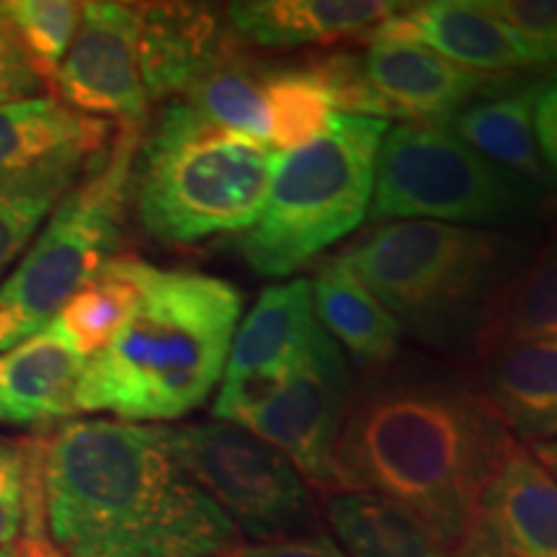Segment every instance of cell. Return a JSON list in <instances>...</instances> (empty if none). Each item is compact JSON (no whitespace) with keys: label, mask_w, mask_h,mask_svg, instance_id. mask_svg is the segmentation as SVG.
<instances>
[{"label":"cell","mask_w":557,"mask_h":557,"mask_svg":"<svg viewBox=\"0 0 557 557\" xmlns=\"http://www.w3.org/2000/svg\"><path fill=\"white\" fill-rule=\"evenodd\" d=\"M513 444L478 380L416 361L387 364L351 387L331 491L395 500L457 557Z\"/></svg>","instance_id":"6da1fadb"},{"label":"cell","mask_w":557,"mask_h":557,"mask_svg":"<svg viewBox=\"0 0 557 557\" xmlns=\"http://www.w3.org/2000/svg\"><path fill=\"white\" fill-rule=\"evenodd\" d=\"M41 519L67 557H222L243 537L165 447L163 426L67 421L41 447Z\"/></svg>","instance_id":"7a4b0ae2"},{"label":"cell","mask_w":557,"mask_h":557,"mask_svg":"<svg viewBox=\"0 0 557 557\" xmlns=\"http://www.w3.org/2000/svg\"><path fill=\"white\" fill-rule=\"evenodd\" d=\"M137 305L103 351L88 357L78 413L176 421L209 398L225 372L243 310L225 278L158 269L129 256Z\"/></svg>","instance_id":"3957f363"},{"label":"cell","mask_w":557,"mask_h":557,"mask_svg":"<svg viewBox=\"0 0 557 557\" xmlns=\"http://www.w3.org/2000/svg\"><path fill=\"white\" fill-rule=\"evenodd\" d=\"M338 259L421 344L480 348L524 269V246L500 230L429 220L380 222Z\"/></svg>","instance_id":"277c9868"},{"label":"cell","mask_w":557,"mask_h":557,"mask_svg":"<svg viewBox=\"0 0 557 557\" xmlns=\"http://www.w3.org/2000/svg\"><path fill=\"white\" fill-rule=\"evenodd\" d=\"M278 152L189 103L163 111L135 163L137 220L160 243L246 233L261 218Z\"/></svg>","instance_id":"5b68a950"},{"label":"cell","mask_w":557,"mask_h":557,"mask_svg":"<svg viewBox=\"0 0 557 557\" xmlns=\"http://www.w3.org/2000/svg\"><path fill=\"white\" fill-rule=\"evenodd\" d=\"M385 120L336 114L323 135L278 152L261 218L238 248L263 276H289L369 214Z\"/></svg>","instance_id":"8992f818"},{"label":"cell","mask_w":557,"mask_h":557,"mask_svg":"<svg viewBox=\"0 0 557 557\" xmlns=\"http://www.w3.org/2000/svg\"><path fill=\"white\" fill-rule=\"evenodd\" d=\"M139 152V124L127 122L90 176L75 184L0 284V351L45 331L122 243Z\"/></svg>","instance_id":"52a82bcc"},{"label":"cell","mask_w":557,"mask_h":557,"mask_svg":"<svg viewBox=\"0 0 557 557\" xmlns=\"http://www.w3.org/2000/svg\"><path fill=\"white\" fill-rule=\"evenodd\" d=\"M540 191L480 158L442 120L387 129L377 152L369 220H429L498 230L527 220Z\"/></svg>","instance_id":"ba28073f"},{"label":"cell","mask_w":557,"mask_h":557,"mask_svg":"<svg viewBox=\"0 0 557 557\" xmlns=\"http://www.w3.org/2000/svg\"><path fill=\"white\" fill-rule=\"evenodd\" d=\"M181 470L253 542L312 534L315 500L295 465L263 438L227 421L163 426Z\"/></svg>","instance_id":"9c48e42d"},{"label":"cell","mask_w":557,"mask_h":557,"mask_svg":"<svg viewBox=\"0 0 557 557\" xmlns=\"http://www.w3.org/2000/svg\"><path fill=\"white\" fill-rule=\"evenodd\" d=\"M351 387L344 351L320 325L282 385L235 426L282 451L305 483L331 491L333 451Z\"/></svg>","instance_id":"30bf717a"},{"label":"cell","mask_w":557,"mask_h":557,"mask_svg":"<svg viewBox=\"0 0 557 557\" xmlns=\"http://www.w3.org/2000/svg\"><path fill=\"white\" fill-rule=\"evenodd\" d=\"M114 124L54 96L0 107V194H65L101 163Z\"/></svg>","instance_id":"8fae6325"},{"label":"cell","mask_w":557,"mask_h":557,"mask_svg":"<svg viewBox=\"0 0 557 557\" xmlns=\"http://www.w3.org/2000/svg\"><path fill=\"white\" fill-rule=\"evenodd\" d=\"M320 329L312 287L305 278L271 284L235 331L212 413L238 423L282 385Z\"/></svg>","instance_id":"7c38bea8"},{"label":"cell","mask_w":557,"mask_h":557,"mask_svg":"<svg viewBox=\"0 0 557 557\" xmlns=\"http://www.w3.org/2000/svg\"><path fill=\"white\" fill-rule=\"evenodd\" d=\"M52 83L60 101L83 114L143 120L150 99L139 67V5L83 3L78 34Z\"/></svg>","instance_id":"4fadbf2b"},{"label":"cell","mask_w":557,"mask_h":557,"mask_svg":"<svg viewBox=\"0 0 557 557\" xmlns=\"http://www.w3.org/2000/svg\"><path fill=\"white\" fill-rule=\"evenodd\" d=\"M457 557H557V478L534 451H506Z\"/></svg>","instance_id":"5bb4252c"},{"label":"cell","mask_w":557,"mask_h":557,"mask_svg":"<svg viewBox=\"0 0 557 557\" xmlns=\"http://www.w3.org/2000/svg\"><path fill=\"white\" fill-rule=\"evenodd\" d=\"M361 73L382 120H444L483 96L498 94L508 75L468 70L442 54L400 41H369L359 54Z\"/></svg>","instance_id":"9a60e30c"},{"label":"cell","mask_w":557,"mask_h":557,"mask_svg":"<svg viewBox=\"0 0 557 557\" xmlns=\"http://www.w3.org/2000/svg\"><path fill=\"white\" fill-rule=\"evenodd\" d=\"M364 41H400L442 54L487 75L540 67L534 52L511 26L483 9L480 0H431L403 5L367 34Z\"/></svg>","instance_id":"2e32d148"},{"label":"cell","mask_w":557,"mask_h":557,"mask_svg":"<svg viewBox=\"0 0 557 557\" xmlns=\"http://www.w3.org/2000/svg\"><path fill=\"white\" fill-rule=\"evenodd\" d=\"M240 52L225 13L201 3L139 5V67L148 99L181 101Z\"/></svg>","instance_id":"e0dca14e"},{"label":"cell","mask_w":557,"mask_h":557,"mask_svg":"<svg viewBox=\"0 0 557 557\" xmlns=\"http://www.w3.org/2000/svg\"><path fill=\"white\" fill-rule=\"evenodd\" d=\"M483 354L478 385L513 438L557 442V336L500 341Z\"/></svg>","instance_id":"ac0fdd59"},{"label":"cell","mask_w":557,"mask_h":557,"mask_svg":"<svg viewBox=\"0 0 557 557\" xmlns=\"http://www.w3.org/2000/svg\"><path fill=\"white\" fill-rule=\"evenodd\" d=\"M86 357L58 323L0 351V423L39 426L78 413Z\"/></svg>","instance_id":"d6986e66"},{"label":"cell","mask_w":557,"mask_h":557,"mask_svg":"<svg viewBox=\"0 0 557 557\" xmlns=\"http://www.w3.org/2000/svg\"><path fill=\"white\" fill-rule=\"evenodd\" d=\"M400 9L393 0H243L227 5L225 18L240 45L292 50L364 39Z\"/></svg>","instance_id":"ffe728a7"},{"label":"cell","mask_w":557,"mask_h":557,"mask_svg":"<svg viewBox=\"0 0 557 557\" xmlns=\"http://www.w3.org/2000/svg\"><path fill=\"white\" fill-rule=\"evenodd\" d=\"M542 86L545 83L483 96L442 120L480 158L540 194L557 184L555 173L540 156L534 135V107Z\"/></svg>","instance_id":"44dd1931"},{"label":"cell","mask_w":557,"mask_h":557,"mask_svg":"<svg viewBox=\"0 0 557 557\" xmlns=\"http://www.w3.org/2000/svg\"><path fill=\"white\" fill-rule=\"evenodd\" d=\"M312 287L318 323L348 354L354 367L374 372L393 364L400 348V325L377 297L341 263L338 256L318 267Z\"/></svg>","instance_id":"7402d4cb"},{"label":"cell","mask_w":557,"mask_h":557,"mask_svg":"<svg viewBox=\"0 0 557 557\" xmlns=\"http://www.w3.org/2000/svg\"><path fill=\"white\" fill-rule=\"evenodd\" d=\"M325 519L348 557H455L408 508L372 493H331Z\"/></svg>","instance_id":"603a6c76"},{"label":"cell","mask_w":557,"mask_h":557,"mask_svg":"<svg viewBox=\"0 0 557 557\" xmlns=\"http://www.w3.org/2000/svg\"><path fill=\"white\" fill-rule=\"evenodd\" d=\"M267 94V145L289 152L312 143L338 114L318 58L287 65H263Z\"/></svg>","instance_id":"cb8c5ba5"},{"label":"cell","mask_w":557,"mask_h":557,"mask_svg":"<svg viewBox=\"0 0 557 557\" xmlns=\"http://www.w3.org/2000/svg\"><path fill=\"white\" fill-rule=\"evenodd\" d=\"M135 305L137 284L129 271V256H116L67 299L54 323L88 359L116 338Z\"/></svg>","instance_id":"d4e9b609"},{"label":"cell","mask_w":557,"mask_h":557,"mask_svg":"<svg viewBox=\"0 0 557 557\" xmlns=\"http://www.w3.org/2000/svg\"><path fill=\"white\" fill-rule=\"evenodd\" d=\"M532 336H557V235L513 278L478 351Z\"/></svg>","instance_id":"484cf974"},{"label":"cell","mask_w":557,"mask_h":557,"mask_svg":"<svg viewBox=\"0 0 557 557\" xmlns=\"http://www.w3.org/2000/svg\"><path fill=\"white\" fill-rule=\"evenodd\" d=\"M0 18L9 24L41 81H52L78 34L83 3H73V0H3Z\"/></svg>","instance_id":"4316f807"},{"label":"cell","mask_w":557,"mask_h":557,"mask_svg":"<svg viewBox=\"0 0 557 557\" xmlns=\"http://www.w3.org/2000/svg\"><path fill=\"white\" fill-rule=\"evenodd\" d=\"M41 447L0 436V547L21 537L32 498L39 491Z\"/></svg>","instance_id":"83f0119b"},{"label":"cell","mask_w":557,"mask_h":557,"mask_svg":"<svg viewBox=\"0 0 557 557\" xmlns=\"http://www.w3.org/2000/svg\"><path fill=\"white\" fill-rule=\"evenodd\" d=\"M483 9L511 26L540 65H557V0H485Z\"/></svg>","instance_id":"f1b7e54d"},{"label":"cell","mask_w":557,"mask_h":557,"mask_svg":"<svg viewBox=\"0 0 557 557\" xmlns=\"http://www.w3.org/2000/svg\"><path fill=\"white\" fill-rule=\"evenodd\" d=\"M58 205L60 197L52 194H0V276L24 256Z\"/></svg>","instance_id":"f546056e"},{"label":"cell","mask_w":557,"mask_h":557,"mask_svg":"<svg viewBox=\"0 0 557 557\" xmlns=\"http://www.w3.org/2000/svg\"><path fill=\"white\" fill-rule=\"evenodd\" d=\"M41 88V75L21 50L3 18H0V107L34 99Z\"/></svg>","instance_id":"4dcf8cb0"},{"label":"cell","mask_w":557,"mask_h":557,"mask_svg":"<svg viewBox=\"0 0 557 557\" xmlns=\"http://www.w3.org/2000/svg\"><path fill=\"white\" fill-rule=\"evenodd\" d=\"M230 557H348L329 534H302V537H287L276 542H261V545H243Z\"/></svg>","instance_id":"1f68e13d"},{"label":"cell","mask_w":557,"mask_h":557,"mask_svg":"<svg viewBox=\"0 0 557 557\" xmlns=\"http://www.w3.org/2000/svg\"><path fill=\"white\" fill-rule=\"evenodd\" d=\"M534 135H537L540 156L557 176V81L545 83L534 107Z\"/></svg>","instance_id":"d6a6232c"},{"label":"cell","mask_w":557,"mask_h":557,"mask_svg":"<svg viewBox=\"0 0 557 557\" xmlns=\"http://www.w3.org/2000/svg\"><path fill=\"white\" fill-rule=\"evenodd\" d=\"M16 553L18 557H67L58 545H54L45 529V519H41V485L37 496H34L29 504V513H26V524L18 537Z\"/></svg>","instance_id":"836d02e7"},{"label":"cell","mask_w":557,"mask_h":557,"mask_svg":"<svg viewBox=\"0 0 557 557\" xmlns=\"http://www.w3.org/2000/svg\"><path fill=\"white\" fill-rule=\"evenodd\" d=\"M532 451H534V457H537L540 462L545 465V468L557 478V442L537 444V447H534Z\"/></svg>","instance_id":"e575fe53"},{"label":"cell","mask_w":557,"mask_h":557,"mask_svg":"<svg viewBox=\"0 0 557 557\" xmlns=\"http://www.w3.org/2000/svg\"><path fill=\"white\" fill-rule=\"evenodd\" d=\"M0 557H18V553H16V547H0Z\"/></svg>","instance_id":"d590c367"}]
</instances>
